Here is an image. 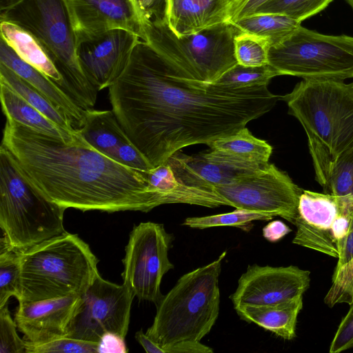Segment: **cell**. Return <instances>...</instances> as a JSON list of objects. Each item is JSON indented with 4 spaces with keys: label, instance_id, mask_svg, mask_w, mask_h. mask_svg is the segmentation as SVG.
<instances>
[{
    "label": "cell",
    "instance_id": "obj_11",
    "mask_svg": "<svg viewBox=\"0 0 353 353\" xmlns=\"http://www.w3.org/2000/svg\"><path fill=\"white\" fill-rule=\"evenodd\" d=\"M231 206L279 216L294 225L303 189L274 164L239 176L214 188Z\"/></svg>",
    "mask_w": 353,
    "mask_h": 353
},
{
    "label": "cell",
    "instance_id": "obj_23",
    "mask_svg": "<svg viewBox=\"0 0 353 353\" xmlns=\"http://www.w3.org/2000/svg\"><path fill=\"white\" fill-rule=\"evenodd\" d=\"M0 98L6 119H11L38 132L65 142L74 140L79 134L78 130L70 132L50 120L3 82H0Z\"/></svg>",
    "mask_w": 353,
    "mask_h": 353
},
{
    "label": "cell",
    "instance_id": "obj_5",
    "mask_svg": "<svg viewBox=\"0 0 353 353\" xmlns=\"http://www.w3.org/2000/svg\"><path fill=\"white\" fill-rule=\"evenodd\" d=\"M66 209L28 179L12 154L0 147V227L9 246L22 252L62 234Z\"/></svg>",
    "mask_w": 353,
    "mask_h": 353
},
{
    "label": "cell",
    "instance_id": "obj_4",
    "mask_svg": "<svg viewBox=\"0 0 353 353\" xmlns=\"http://www.w3.org/2000/svg\"><path fill=\"white\" fill-rule=\"evenodd\" d=\"M224 251L216 260L181 276L157 306L145 334L161 348L182 341H200L219 314V278Z\"/></svg>",
    "mask_w": 353,
    "mask_h": 353
},
{
    "label": "cell",
    "instance_id": "obj_20",
    "mask_svg": "<svg viewBox=\"0 0 353 353\" xmlns=\"http://www.w3.org/2000/svg\"><path fill=\"white\" fill-rule=\"evenodd\" d=\"M0 63L10 68L46 97L69 118L74 130H79L83 126L87 110L79 105L46 75L20 58L2 38L0 39Z\"/></svg>",
    "mask_w": 353,
    "mask_h": 353
},
{
    "label": "cell",
    "instance_id": "obj_32",
    "mask_svg": "<svg viewBox=\"0 0 353 353\" xmlns=\"http://www.w3.org/2000/svg\"><path fill=\"white\" fill-rule=\"evenodd\" d=\"M332 1L270 0L256 10L253 14H282L302 22L323 10Z\"/></svg>",
    "mask_w": 353,
    "mask_h": 353
},
{
    "label": "cell",
    "instance_id": "obj_22",
    "mask_svg": "<svg viewBox=\"0 0 353 353\" xmlns=\"http://www.w3.org/2000/svg\"><path fill=\"white\" fill-rule=\"evenodd\" d=\"M234 308L242 320L254 323L283 339L292 340L296 337L303 296L276 305H240Z\"/></svg>",
    "mask_w": 353,
    "mask_h": 353
},
{
    "label": "cell",
    "instance_id": "obj_35",
    "mask_svg": "<svg viewBox=\"0 0 353 353\" xmlns=\"http://www.w3.org/2000/svg\"><path fill=\"white\" fill-rule=\"evenodd\" d=\"M324 301L330 307L339 303L350 305L353 302V259L340 270L334 271L332 284Z\"/></svg>",
    "mask_w": 353,
    "mask_h": 353
},
{
    "label": "cell",
    "instance_id": "obj_29",
    "mask_svg": "<svg viewBox=\"0 0 353 353\" xmlns=\"http://www.w3.org/2000/svg\"><path fill=\"white\" fill-rule=\"evenodd\" d=\"M274 214L236 208L228 213L210 216L188 217L183 225L196 229H205L220 226L235 227L249 232L253 227L254 221H271Z\"/></svg>",
    "mask_w": 353,
    "mask_h": 353
},
{
    "label": "cell",
    "instance_id": "obj_18",
    "mask_svg": "<svg viewBox=\"0 0 353 353\" xmlns=\"http://www.w3.org/2000/svg\"><path fill=\"white\" fill-rule=\"evenodd\" d=\"M167 162L182 183L210 190L261 168L222 161L213 157L210 151L192 155L178 151Z\"/></svg>",
    "mask_w": 353,
    "mask_h": 353
},
{
    "label": "cell",
    "instance_id": "obj_30",
    "mask_svg": "<svg viewBox=\"0 0 353 353\" xmlns=\"http://www.w3.org/2000/svg\"><path fill=\"white\" fill-rule=\"evenodd\" d=\"M276 76L279 73L270 64L248 67L237 63L213 83L230 88L268 86Z\"/></svg>",
    "mask_w": 353,
    "mask_h": 353
},
{
    "label": "cell",
    "instance_id": "obj_24",
    "mask_svg": "<svg viewBox=\"0 0 353 353\" xmlns=\"http://www.w3.org/2000/svg\"><path fill=\"white\" fill-rule=\"evenodd\" d=\"M0 22L1 38L20 58L43 73L65 91L63 78L37 39L12 23L6 21Z\"/></svg>",
    "mask_w": 353,
    "mask_h": 353
},
{
    "label": "cell",
    "instance_id": "obj_7",
    "mask_svg": "<svg viewBox=\"0 0 353 353\" xmlns=\"http://www.w3.org/2000/svg\"><path fill=\"white\" fill-rule=\"evenodd\" d=\"M141 39L187 79L211 83L238 63L234 39L240 30L232 23L177 37L163 18L149 19L141 13Z\"/></svg>",
    "mask_w": 353,
    "mask_h": 353
},
{
    "label": "cell",
    "instance_id": "obj_34",
    "mask_svg": "<svg viewBox=\"0 0 353 353\" xmlns=\"http://www.w3.org/2000/svg\"><path fill=\"white\" fill-rule=\"evenodd\" d=\"M26 341V353H94L97 352V343L77 339L67 336L42 343Z\"/></svg>",
    "mask_w": 353,
    "mask_h": 353
},
{
    "label": "cell",
    "instance_id": "obj_1",
    "mask_svg": "<svg viewBox=\"0 0 353 353\" xmlns=\"http://www.w3.org/2000/svg\"><path fill=\"white\" fill-rule=\"evenodd\" d=\"M108 88L121 128L154 168L183 148L236 132L281 97L268 86L230 88L187 79L141 39Z\"/></svg>",
    "mask_w": 353,
    "mask_h": 353
},
{
    "label": "cell",
    "instance_id": "obj_13",
    "mask_svg": "<svg viewBox=\"0 0 353 353\" xmlns=\"http://www.w3.org/2000/svg\"><path fill=\"white\" fill-rule=\"evenodd\" d=\"M342 213L353 214V196H337L303 190L298 204L292 243L339 258L332 226Z\"/></svg>",
    "mask_w": 353,
    "mask_h": 353
},
{
    "label": "cell",
    "instance_id": "obj_12",
    "mask_svg": "<svg viewBox=\"0 0 353 353\" xmlns=\"http://www.w3.org/2000/svg\"><path fill=\"white\" fill-rule=\"evenodd\" d=\"M134 297L124 284H115L99 274L81 296L80 305L65 336L97 343L107 332L125 338Z\"/></svg>",
    "mask_w": 353,
    "mask_h": 353
},
{
    "label": "cell",
    "instance_id": "obj_42",
    "mask_svg": "<svg viewBox=\"0 0 353 353\" xmlns=\"http://www.w3.org/2000/svg\"><path fill=\"white\" fill-rule=\"evenodd\" d=\"M291 232L292 230L280 220L269 222L262 230L263 236L272 243L280 241Z\"/></svg>",
    "mask_w": 353,
    "mask_h": 353
},
{
    "label": "cell",
    "instance_id": "obj_44",
    "mask_svg": "<svg viewBox=\"0 0 353 353\" xmlns=\"http://www.w3.org/2000/svg\"><path fill=\"white\" fill-rule=\"evenodd\" d=\"M135 339L147 353H163V349L141 330L136 332Z\"/></svg>",
    "mask_w": 353,
    "mask_h": 353
},
{
    "label": "cell",
    "instance_id": "obj_28",
    "mask_svg": "<svg viewBox=\"0 0 353 353\" xmlns=\"http://www.w3.org/2000/svg\"><path fill=\"white\" fill-rule=\"evenodd\" d=\"M241 32L252 34L274 46L294 32L301 22L278 14H253L232 23Z\"/></svg>",
    "mask_w": 353,
    "mask_h": 353
},
{
    "label": "cell",
    "instance_id": "obj_47",
    "mask_svg": "<svg viewBox=\"0 0 353 353\" xmlns=\"http://www.w3.org/2000/svg\"><path fill=\"white\" fill-rule=\"evenodd\" d=\"M352 83V88H353V82H352V83Z\"/></svg>",
    "mask_w": 353,
    "mask_h": 353
},
{
    "label": "cell",
    "instance_id": "obj_17",
    "mask_svg": "<svg viewBox=\"0 0 353 353\" xmlns=\"http://www.w3.org/2000/svg\"><path fill=\"white\" fill-rule=\"evenodd\" d=\"M81 301V296L37 301H21L14 321L25 340L42 343L65 336L67 330Z\"/></svg>",
    "mask_w": 353,
    "mask_h": 353
},
{
    "label": "cell",
    "instance_id": "obj_9",
    "mask_svg": "<svg viewBox=\"0 0 353 353\" xmlns=\"http://www.w3.org/2000/svg\"><path fill=\"white\" fill-rule=\"evenodd\" d=\"M268 64L280 75L303 79L353 78V37L323 34L301 25L270 46Z\"/></svg>",
    "mask_w": 353,
    "mask_h": 353
},
{
    "label": "cell",
    "instance_id": "obj_38",
    "mask_svg": "<svg viewBox=\"0 0 353 353\" xmlns=\"http://www.w3.org/2000/svg\"><path fill=\"white\" fill-rule=\"evenodd\" d=\"M350 305L331 342L330 353H339L353 347V302Z\"/></svg>",
    "mask_w": 353,
    "mask_h": 353
},
{
    "label": "cell",
    "instance_id": "obj_10",
    "mask_svg": "<svg viewBox=\"0 0 353 353\" xmlns=\"http://www.w3.org/2000/svg\"><path fill=\"white\" fill-rule=\"evenodd\" d=\"M174 237L163 224L142 222L131 231L122 261L123 283L139 300L157 305L163 295V276L174 265L168 252Z\"/></svg>",
    "mask_w": 353,
    "mask_h": 353
},
{
    "label": "cell",
    "instance_id": "obj_45",
    "mask_svg": "<svg viewBox=\"0 0 353 353\" xmlns=\"http://www.w3.org/2000/svg\"><path fill=\"white\" fill-rule=\"evenodd\" d=\"M23 0H0V12L8 10Z\"/></svg>",
    "mask_w": 353,
    "mask_h": 353
},
{
    "label": "cell",
    "instance_id": "obj_21",
    "mask_svg": "<svg viewBox=\"0 0 353 353\" xmlns=\"http://www.w3.org/2000/svg\"><path fill=\"white\" fill-rule=\"evenodd\" d=\"M216 159L234 164L262 167L268 163L272 147L255 137L246 128L207 144Z\"/></svg>",
    "mask_w": 353,
    "mask_h": 353
},
{
    "label": "cell",
    "instance_id": "obj_41",
    "mask_svg": "<svg viewBox=\"0 0 353 353\" xmlns=\"http://www.w3.org/2000/svg\"><path fill=\"white\" fill-rule=\"evenodd\" d=\"M163 353H212L213 350L200 341H182L162 348Z\"/></svg>",
    "mask_w": 353,
    "mask_h": 353
},
{
    "label": "cell",
    "instance_id": "obj_39",
    "mask_svg": "<svg viewBox=\"0 0 353 353\" xmlns=\"http://www.w3.org/2000/svg\"><path fill=\"white\" fill-rule=\"evenodd\" d=\"M270 0H230L228 22L233 23L252 14Z\"/></svg>",
    "mask_w": 353,
    "mask_h": 353
},
{
    "label": "cell",
    "instance_id": "obj_25",
    "mask_svg": "<svg viewBox=\"0 0 353 353\" xmlns=\"http://www.w3.org/2000/svg\"><path fill=\"white\" fill-rule=\"evenodd\" d=\"M78 131L93 148L113 159L118 147L130 141L112 110H88Z\"/></svg>",
    "mask_w": 353,
    "mask_h": 353
},
{
    "label": "cell",
    "instance_id": "obj_8",
    "mask_svg": "<svg viewBox=\"0 0 353 353\" xmlns=\"http://www.w3.org/2000/svg\"><path fill=\"white\" fill-rule=\"evenodd\" d=\"M281 100L305 130L309 151L326 152L334 159L353 147L351 83L303 79Z\"/></svg>",
    "mask_w": 353,
    "mask_h": 353
},
{
    "label": "cell",
    "instance_id": "obj_36",
    "mask_svg": "<svg viewBox=\"0 0 353 353\" xmlns=\"http://www.w3.org/2000/svg\"><path fill=\"white\" fill-rule=\"evenodd\" d=\"M8 305L0 307V353H26V341L17 332Z\"/></svg>",
    "mask_w": 353,
    "mask_h": 353
},
{
    "label": "cell",
    "instance_id": "obj_48",
    "mask_svg": "<svg viewBox=\"0 0 353 353\" xmlns=\"http://www.w3.org/2000/svg\"><path fill=\"white\" fill-rule=\"evenodd\" d=\"M137 1H139V0H137Z\"/></svg>",
    "mask_w": 353,
    "mask_h": 353
},
{
    "label": "cell",
    "instance_id": "obj_33",
    "mask_svg": "<svg viewBox=\"0 0 353 353\" xmlns=\"http://www.w3.org/2000/svg\"><path fill=\"white\" fill-rule=\"evenodd\" d=\"M234 48L239 64L248 67L268 64L270 44L264 38L240 31L234 39Z\"/></svg>",
    "mask_w": 353,
    "mask_h": 353
},
{
    "label": "cell",
    "instance_id": "obj_19",
    "mask_svg": "<svg viewBox=\"0 0 353 353\" xmlns=\"http://www.w3.org/2000/svg\"><path fill=\"white\" fill-rule=\"evenodd\" d=\"M230 0H164L163 19L177 37L228 22Z\"/></svg>",
    "mask_w": 353,
    "mask_h": 353
},
{
    "label": "cell",
    "instance_id": "obj_3",
    "mask_svg": "<svg viewBox=\"0 0 353 353\" xmlns=\"http://www.w3.org/2000/svg\"><path fill=\"white\" fill-rule=\"evenodd\" d=\"M19 302L82 296L99 275L89 245L67 232L19 252Z\"/></svg>",
    "mask_w": 353,
    "mask_h": 353
},
{
    "label": "cell",
    "instance_id": "obj_16",
    "mask_svg": "<svg viewBox=\"0 0 353 353\" xmlns=\"http://www.w3.org/2000/svg\"><path fill=\"white\" fill-rule=\"evenodd\" d=\"M140 39L131 32L114 29L77 44L81 67L98 91L109 88L119 77Z\"/></svg>",
    "mask_w": 353,
    "mask_h": 353
},
{
    "label": "cell",
    "instance_id": "obj_14",
    "mask_svg": "<svg viewBox=\"0 0 353 353\" xmlns=\"http://www.w3.org/2000/svg\"><path fill=\"white\" fill-rule=\"evenodd\" d=\"M310 284V272L297 266L250 265L230 298L234 307L276 305L303 296Z\"/></svg>",
    "mask_w": 353,
    "mask_h": 353
},
{
    "label": "cell",
    "instance_id": "obj_26",
    "mask_svg": "<svg viewBox=\"0 0 353 353\" xmlns=\"http://www.w3.org/2000/svg\"><path fill=\"white\" fill-rule=\"evenodd\" d=\"M314 169L324 193L353 196V147Z\"/></svg>",
    "mask_w": 353,
    "mask_h": 353
},
{
    "label": "cell",
    "instance_id": "obj_15",
    "mask_svg": "<svg viewBox=\"0 0 353 353\" xmlns=\"http://www.w3.org/2000/svg\"><path fill=\"white\" fill-rule=\"evenodd\" d=\"M76 43L122 29L141 39V10L137 0H63Z\"/></svg>",
    "mask_w": 353,
    "mask_h": 353
},
{
    "label": "cell",
    "instance_id": "obj_43",
    "mask_svg": "<svg viewBox=\"0 0 353 353\" xmlns=\"http://www.w3.org/2000/svg\"><path fill=\"white\" fill-rule=\"evenodd\" d=\"M353 259V216L351 226L346 237L339 246V256L334 271L347 265Z\"/></svg>",
    "mask_w": 353,
    "mask_h": 353
},
{
    "label": "cell",
    "instance_id": "obj_46",
    "mask_svg": "<svg viewBox=\"0 0 353 353\" xmlns=\"http://www.w3.org/2000/svg\"><path fill=\"white\" fill-rule=\"evenodd\" d=\"M345 1L349 4V6L352 8L353 10V0H345Z\"/></svg>",
    "mask_w": 353,
    "mask_h": 353
},
{
    "label": "cell",
    "instance_id": "obj_37",
    "mask_svg": "<svg viewBox=\"0 0 353 353\" xmlns=\"http://www.w3.org/2000/svg\"><path fill=\"white\" fill-rule=\"evenodd\" d=\"M114 159L142 172H148L154 168L130 141L124 142L118 147Z\"/></svg>",
    "mask_w": 353,
    "mask_h": 353
},
{
    "label": "cell",
    "instance_id": "obj_27",
    "mask_svg": "<svg viewBox=\"0 0 353 353\" xmlns=\"http://www.w3.org/2000/svg\"><path fill=\"white\" fill-rule=\"evenodd\" d=\"M0 82L19 94L47 118L63 128L76 132L69 118L46 97L10 68L0 63Z\"/></svg>",
    "mask_w": 353,
    "mask_h": 353
},
{
    "label": "cell",
    "instance_id": "obj_40",
    "mask_svg": "<svg viewBox=\"0 0 353 353\" xmlns=\"http://www.w3.org/2000/svg\"><path fill=\"white\" fill-rule=\"evenodd\" d=\"M124 337L120 334L107 332H105L97 342L98 353H126L128 350L126 347Z\"/></svg>",
    "mask_w": 353,
    "mask_h": 353
},
{
    "label": "cell",
    "instance_id": "obj_6",
    "mask_svg": "<svg viewBox=\"0 0 353 353\" xmlns=\"http://www.w3.org/2000/svg\"><path fill=\"white\" fill-rule=\"evenodd\" d=\"M0 21L30 33L41 46L65 82V91L83 109H93L98 90L85 75L63 0H23L0 12Z\"/></svg>",
    "mask_w": 353,
    "mask_h": 353
},
{
    "label": "cell",
    "instance_id": "obj_31",
    "mask_svg": "<svg viewBox=\"0 0 353 353\" xmlns=\"http://www.w3.org/2000/svg\"><path fill=\"white\" fill-rule=\"evenodd\" d=\"M19 252L12 250L3 237L0 246V307L11 296L19 298Z\"/></svg>",
    "mask_w": 353,
    "mask_h": 353
},
{
    "label": "cell",
    "instance_id": "obj_2",
    "mask_svg": "<svg viewBox=\"0 0 353 353\" xmlns=\"http://www.w3.org/2000/svg\"><path fill=\"white\" fill-rule=\"evenodd\" d=\"M1 145L34 186L65 209L147 212L161 205L147 172L103 154L79 132L65 142L6 119Z\"/></svg>",
    "mask_w": 353,
    "mask_h": 353
}]
</instances>
